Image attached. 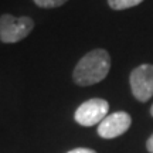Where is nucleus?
<instances>
[{
    "mask_svg": "<svg viewBox=\"0 0 153 153\" xmlns=\"http://www.w3.org/2000/svg\"><path fill=\"white\" fill-rule=\"evenodd\" d=\"M150 115L153 116V105H152V108H150Z\"/></svg>",
    "mask_w": 153,
    "mask_h": 153,
    "instance_id": "9d476101",
    "label": "nucleus"
},
{
    "mask_svg": "<svg viewBox=\"0 0 153 153\" xmlns=\"http://www.w3.org/2000/svg\"><path fill=\"white\" fill-rule=\"evenodd\" d=\"M146 149L149 153H153V133L149 136V139L146 140Z\"/></svg>",
    "mask_w": 153,
    "mask_h": 153,
    "instance_id": "1a4fd4ad",
    "label": "nucleus"
},
{
    "mask_svg": "<svg viewBox=\"0 0 153 153\" xmlns=\"http://www.w3.org/2000/svg\"><path fill=\"white\" fill-rule=\"evenodd\" d=\"M132 125V116L125 111H116L109 114L98 125V136L102 139H115L122 136Z\"/></svg>",
    "mask_w": 153,
    "mask_h": 153,
    "instance_id": "39448f33",
    "label": "nucleus"
},
{
    "mask_svg": "<svg viewBox=\"0 0 153 153\" xmlns=\"http://www.w3.org/2000/svg\"><path fill=\"white\" fill-rule=\"evenodd\" d=\"M111 70L109 53L104 48L88 51L72 71V79L79 87H91L104 81Z\"/></svg>",
    "mask_w": 153,
    "mask_h": 153,
    "instance_id": "f257e3e1",
    "label": "nucleus"
},
{
    "mask_svg": "<svg viewBox=\"0 0 153 153\" xmlns=\"http://www.w3.org/2000/svg\"><path fill=\"white\" fill-rule=\"evenodd\" d=\"M109 102L102 98H92L82 102L75 109L74 119L81 126H95L99 125L108 116Z\"/></svg>",
    "mask_w": 153,
    "mask_h": 153,
    "instance_id": "7ed1b4c3",
    "label": "nucleus"
},
{
    "mask_svg": "<svg viewBox=\"0 0 153 153\" xmlns=\"http://www.w3.org/2000/svg\"><path fill=\"white\" fill-rule=\"evenodd\" d=\"M143 0H108V4L112 10H126L140 4Z\"/></svg>",
    "mask_w": 153,
    "mask_h": 153,
    "instance_id": "423d86ee",
    "label": "nucleus"
},
{
    "mask_svg": "<svg viewBox=\"0 0 153 153\" xmlns=\"http://www.w3.org/2000/svg\"><path fill=\"white\" fill-rule=\"evenodd\" d=\"M67 153H97V152H95L94 149H89V148H75Z\"/></svg>",
    "mask_w": 153,
    "mask_h": 153,
    "instance_id": "6e6552de",
    "label": "nucleus"
},
{
    "mask_svg": "<svg viewBox=\"0 0 153 153\" xmlns=\"http://www.w3.org/2000/svg\"><path fill=\"white\" fill-rule=\"evenodd\" d=\"M132 95L139 102H148L153 97V64L136 67L129 75Z\"/></svg>",
    "mask_w": 153,
    "mask_h": 153,
    "instance_id": "20e7f679",
    "label": "nucleus"
},
{
    "mask_svg": "<svg viewBox=\"0 0 153 153\" xmlns=\"http://www.w3.org/2000/svg\"><path fill=\"white\" fill-rule=\"evenodd\" d=\"M34 22L31 17L4 13L0 16V41L4 44L19 43L33 31Z\"/></svg>",
    "mask_w": 153,
    "mask_h": 153,
    "instance_id": "f03ea898",
    "label": "nucleus"
},
{
    "mask_svg": "<svg viewBox=\"0 0 153 153\" xmlns=\"http://www.w3.org/2000/svg\"><path fill=\"white\" fill-rule=\"evenodd\" d=\"M33 1L41 9H55L67 3L68 0H33Z\"/></svg>",
    "mask_w": 153,
    "mask_h": 153,
    "instance_id": "0eeeda50",
    "label": "nucleus"
}]
</instances>
